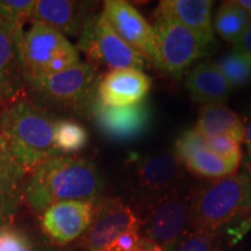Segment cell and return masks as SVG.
<instances>
[{
  "label": "cell",
  "mask_w": 251,
  "mask_h": 251,
  "mask_svg": "<svg viewBox=\"0 0 251 251\" xmlns=\"http://www.w3.org/2000/svg\"><path fill=\"white\" fill-rule=\"evenodd\" d=\"M103 186L92 162L77 156L58 155L31 172L24 196L35 211H46L62 201H93Z\"/></svg>",
  "instance_id": "1"
},
{
  "label": "cell",
  "mask_w": 251,
  "mask_h": 251,
  "mask_svg": "<svg viewBox=\"0 0 251 251\" xmlns=\"http://www.w3.org/2000/svg\"><path fill=\"white\" fill-rule=\"evenodd\" d=\"M55 121L33 102H14L0 117V130L27 172L61 155L54 144Z\"/></svg>",
  "instance_id": "2"
},
{
  "label": "cell",
  "mask_w": 251,
  "mask_h": 251,
  "mask_svg": "<svg viewBox=\"0 0 251 251\" xmlns=\"http://www.w3.org/2000/svg\"><path fill=\"white\" fill-rule=\"evenodd\" d=\"M251 212V181L243 174L216 178L193 188L191 229L216 231Z\"/></svg>",
  "instance_id": "3"
},
{
  "label": "cell",
  "mask_w": 251,
  "mask_h": 251,
  "mask_svg": "<svg viewBox=\"0 0 251 251\" xmlns=\"http://www.w3.org/2000/svg\"><path fill=\"white\" fill-rule=\"evenodd\" d=\"M193 187L178 185L162 196L144 203L140 219V234L169 251L191 229V202Z\"/></svg>",
  "instance_id": "4"
},
{
  "label": "cell",
  "mask_w": 251,
  "mask_h": 251,
  "mask_svg": "<svg viewBox=\"0 0 251 251\" xmlns=\"http://www.w3.org/2000/svg\"><path fill=\"white\" fill-rule=\"evenodd\" d=\"M77 49L54 28L33 24L21 41V65L26 81L79 64Z\"/></svg>",
  "instance_id": "5"
},
{
  "label": "cell",
  "mask_w": 251,
  "mask_h": 251,
  "mask_svg": "<svg viewBox=\"0 0 251 251\" xmlns=\"http://www.w3.org/2000/svg\"><path fill=\"white\" fill-rule=\"evenodd\" d=\"M157 68L176 78L190 68L197 59L206 54L208 46L175 19L155 15L153 24Z\"/></svg>",
  "instance_id": "6"
},
{
  "label": "cell",
  "mask_w": 251,
  "mask_h": 251,
  "mask_svg": "<svg viewBox=\"0 0 251 251\" xmlns=\"http://www.w3.org/2000/svg\"><path fill=\"white\" fill-rule=\"evenodd\" d=\"M78 48L86 55L94 70H142L146 64V59L118 36L102 14H96L85 25Z\"/></svg>",
  "instance_id": "7"
},
{
  "label": "cell",
  "mask_w": 251,
  "mask_h": 251,
  "mask_svg": "<svg viewBox=\"0 0 251 251\" xmlns=\"http://www.w3.org/2000/svg\"><path fill=\"white\" fill-rule=\"evenodd\" d=\"M37 96L46 101L64 107H78L90 103L96 89V70L89 63H79L55 74L27 81Z\"/></svg>",
  "instance_id": "8"
},
{
  "label": "cell",
  "mask_w": 251,
  "mask_h": 251,
  "mask_svg": "<svg viewBox=\"0 0 251 251\" xmlns=\"http://www.w3.org/2000/svg\"><path fill=\"white\" fill-rule=\"evenodd\" d=\"M130 163L133 190L144 203L184 183L185 168L175 153L149 155Z\"/></svg>",
  "instance_id": "9"
},
{
  "label": "cell",
  "mask_w": 251,
  "mask_h": 251,
  "mask_svg": "<svg viewBox=\"0 0 251 251\" xmlns=\"http://www.w3.org/2000/svg\"><path fill=\"white\" fill-rule=\"evenodd\" d=\"M140 228L139 216L120 199L94 203L92 221L80 236L83 250L103 251L115 238L130 229Z\"/></svg>",
  "instance_id": "10"
},
{
  "label": "cell",
  "mask_w": 251,
  "mask_h": 251,
  "mask_svg": "<svg viewBox=\"0 0 251 251\" xmlns=\"http://www.w3.org/2000/svg\"><path fill=\"white\" fill-rule=\"evenodd\" d=\"M102 17L118 36L146 61L156 62V47L153 29L143 15L122 0H107L103 2Z\"/></svg>",
  "instance_id": "11"
},
{
  "label": "cell",
  "mask_w": 251,
  "mask_h": 251,
  "mask_svg": "<svg viewBox=\"0 0 251 251\" xmlns=\"http://www.w3.org/2000/svg\"><path fill=\"white\" fill-rule=\"evenodd\" d=\"M89 106L97 127L106 137L117 142L133 141L146 133L151 122V111L142 101L126 107H111L94 96Z\"/></svg>",
  "instance_id": "12"
},
{
  "label": "cell",
  "mask_w": 251,
  "mask_h": 251,
  "mask_svg": "<svg viewBox=\"0 0 251 251\" xmlns=\"http://www.w3.org/2000/svg\"><path fill=\"white\" fill-rule=\"evenodd\" d=\"M93 201H62L48 207L42 214V227L58 246L71 243L86 231L92 221Z\"/></svg>",
  "instance_id": "13"
},
{
  "label": "cell",
  "mask_w": 251,
  "mask_h": 251,
  "mask_svg": "<svg viewBox=\"0 0 251 251\" xmlns=\"http://www.w3.org/2000/svg\"><path fill=\"white\" fill-rule=\"evenodd\" d=\"M175 155L186 170L203 178L227 177L235 174L238 166L215 155L205 146V136L194 129L179 135L175 144Z\"/></svg>",
  "instance_id": "14"
},
{
  "label": "cell",
  "mask_w": 251,
  "mask_h": 251,
  "mask_svg": "<svg viewBox=\"0 0 251 251\" xmlns=\"http://www.w3.org/2000/svg\"><path fill=\"white\" fill-rule=\"evenodd\" d=\"M92 2L71 0H37L31 13V23L54 28L63 35L76 36L94 17Z\"/></svg>",
  "instance_id": "15"
},
{
  "label": "cell",
  "mask_w": 251,
  "mask_h": 251,
  "mask_svg": "<svg viewBox=\"0 0 251 251\" xmlns=\"http://www.w3.org/2000/svg\"><path fill=\"white\" fill-rule=\"evenodd\" d=\"M151 87V79L141 70L109 71L97 85V96L103 105L126 107L142 102Z\"/></svg>",
  "instance_id": "16"
},
{
  "label": "cell",
  "mask_w": 251,
  "mask_h": 251,
  "mask_svg": "<svg viewBox=\"0 0 251 251\" xmlns=\"http://www.w3.org/2000/svg\"><path fill=\"white\" fill-rule=\"evenodd\" d=\"M27 171L0 134V229L9 227L24 197Z\"/></svg>",
  "instance_id": "17"
},
{
  "label": "cell",
  "mask_w": 251,
  "mask_h": 251,
  "mask_svg": "<svg viewBox=\"0 0 251 251\" xmlns=\"http://www.w3.org/2000/svg\"><path fill=\"white\" fill-rule=\"evenodd\" d=\"M211 0H163L155 15H164L177 20L196 33L207 46L214 43Z\"/></svg>",
  "instance_id": "18"
},
{
  "label": "cell",
  "mask_w": 251,
  "mask_h": 251,
  "mask_svg": "<svg viewBox=\"0 0 251 251\" xmlns=\"http://www.w3.org/2000/svg\"><path fill=\"white\" fill-rule=\"evenodd\" d=\"M23 36V28L6 23L0 18V87L4 99L14 97L21 86Z\"/></svg>",
  "instance_id": "19"
},
{
  "label": "cell",
  "mask_w": 251,
  "mask_h": 251,
  "mask_svg": "<svg viewBox=\"0 0 251 251\" xmlns=\"http://www.w3.org/2000/svg\"><path fill=\"white\" fill-rule=\"evenodd\" d=\"M186 89L194 101L203 105L222 103L233 90L214 63L209 62L197 65L190 72Z\"/></svg>",
  "instance_id": "20"
},
{
  "label": "cell",
  "mask_w": 251,
  "mask_h": 251,
  "mask_svg": "<svg viewBox=\"0 0 251 251\" xmlns=\"http://www.w3.org/2000/svg\"><path fill=\"white\" fill-rule=\"evenodd\" d=\"M202 136H227L237 143H243V121L236 113L222 103L203 105L199 111L194 128Z\"/></svg>",
  "instance_id": "21"
},
{
  "label": "cell",
  "mask_w": 251,
  "mask_h": 251,
  "mask_svg": "<svg viewBox=\"0 0 251 251\" xmlns=\"http://www.w3.org/2000/svg\"><path fill=\"white\" fill-rule=\"evenodd\" d=\"M251 25V15L235 0L222 2L215 15L213 30L222 40L235 46Z\"/></svg>",
  "instance_id": "22"
},
{
  "label": "cell",
  "mask_w": 251,
  "mask_h": 251,
  "mask_svg": "<svg viewBox=\"0 0 251 251\" xmlns=\"http://www.w3.org/2000/svg\"><path fill=\"white\" fill-rule=\"evenodd\" d=\"M89 135L80 124L70 120L55 121L54 144L59 153L79 151L87 144Z\"/></svg>",
  "instance_id": "23"
},
{
  "label": "cell",
  "mask_w": 251,
  "mask_h": 251,
  "mask_svg": "<svg viewBox=\"0 0 251 251\" xmlns=\"http://www.w3.org/2000/svg\"><path fill=\"white\" fill-rule=\"evenodd\" d=\"M214 64L231 89L247 85L251 80V58L246 55L233 50Z\"/></svg>",
  "instance_id": "24"
},
{
  "label": "cell",
  "mask_w": 251,
  "mask_h": 251,
  "mask_svg": "<svg viewBox=\"0 0 251 251\" xmlns=\"http://www.w3.org/2000/svg\"><path fill=\"white\" fill-rule=\"evenodd\" d=\"M169 251H219L216 231L190 229Z\"/></svg>",
  "instance_id": "25"
},
{
  "label": "cell",
  "mask_w": 251,
  "mask_h": 251,
  "mask_svg": "<svg viewBox=\"0 0 251 251\" xmlns=\"http://www.w3.org/2000/svg\"><path fill=\"white\" fill-rule=\"evenodd\" d=\"M34 5V0H1L0 18L6 23L23 28L25 23L30 20Z\"/></svg>",
  "instance_id": "26"
},
{
  "label": "cell",
  "mask_w": 251,
  "mask_h": 251,
  "mask_svg": "<svg viewBox=\"0 0 251 251\" xmlns=\"http://www.w3.org/2000/svg\"><path fill=\"white\" fill-rule=\"evenodd\" d=\"M205 146L208 150L231 164L240 165L242 162V150L240 143L227 136L205 137Z\"/></svg>",
  "instance_id": "27"
},
{
  "label": "cell",
  "mask_w": 251,
  "mask_h": 251,
  "mask_svg": "<svg viewBox=\"0 0 251 251\" xmlns=\"http://www.w3.org/2000/svg\"><path fill=\"white\" fill-rule=\"evenodd\" d=\"M141 238L140 228L130 229L115 238L103 251H131Z\"/></svg>",
  "instance_id": "28"
},
{
  "label": "cell",
  "mask_w": 251,
  "mask_h": 251,
  "mask_svg": "<svg viewBox=\"0 0 251 251\" xmlns=\"http://www.w3.org/2000/svg\"><path fill=\"white\" fill-rule=\"evenodd\" d=\"M233 50L251 58V25L248 27V29L244 31L242 37L238 40L236 45L234 46Z\"/></svg>",
  "instance_id": "29"
},
{
  "label": "cell",
  "mask_w": 251,
  "mask_h": 251,
  "mask_svg": "<svg viewBox=\"0 0 251 251\" xmlns=\"http://www.w3.org/2000/svg\"><path fill=\"white\" fill-rule=\"evenodd\" d=\"M131 251H165V250L162 249L159 246H157L156 243H153L151 241L147 240V238L141 236L137 246L135 247Z\"/></svg>",
  "instance_id": "30"
},
{
  "label": "cell",
  "mask_w": 251,
  "mask_h": 251,
  "mask_svg": "<svg viewBox=\"0 0 251 251\" xmlns=\"http://www.w3.org/2000/svg\"><path fill=\"white\" fill-rule=\"evenodd\" d=\"M244 127V141L246 143L248 151H251V113L248 115L246 121L243 122Z\"/></svg>",
  "instance_id": "31"
},
{
  "label": "cell",
  "mask_w": 251,
  "mask_h": 251,
  "mask_svg": "<svg viewBox=\"0 0 251 251\" xmlns=\"http://www.w3.org/2000/svg\"><path fill=\"white\" fill-rule=\"evenodd\" d=\"M243 163H242V172L246 177L251 181V151H248V153L244 156Z\"/></svg>",
  "instance_id": "32"
},
{
  "label": "cell",
  "mask_w": 251,
  "mask_h": 251,
  "mask_svg": "<svg viewBox=\"0 0 251 251\" xmlns=\"http://www.w3.org/2000/svg\"><path fill=\"white\" fill-rule=\"evenodd\" d=\"M19 251H40V250L37 249V247L33 243V241H31L30 238L27 236L26 241H25V243H24V246L21 247V249Z\"/></svg>",
  "instance_id": "33"
},
{
  "label": "cell",
  "mask_w": 251,
  "mask_h": 251,
  "mask_svg": "<svg viewBox=\"0 0 251 251\" xmlns=\"http://www.w3.org/2000/svg\"><path fill=\"white\" fill-rule=\"evenodd\" d=\"M235 2L251 15V0H235Z\"/></svg>",
  "instance_id": "34"
},
{
  "label": "cell",
  "mask_w": 251,
  "mask_h": 251,
  "mask_svg": "<svg viewBox=\"0 0 251 251\" xmlns=\"http://www.w3.org/2000/svg\"><path fill=\"white\" fill-rule=\"evenodd\" d=\"M4 96H2V91H1V87H0V106H1L2 101H4Z\"/></svg>",
  "instance_id": "35"
},
{
  "label": "cell",
  "mask_w": 251,
  "mask_h": 251,
  "mask_svg": "<svg viewBox=\"0 0 251 251\" xmlns=\"http://www.w3.org/2000/svg\"><path fill=\"white\" fill-rule=\"evenodd\" d=\"M81 251H90V250H81Z\"/></svg>",
  "instance_id": "36"
},
{
  "label": "cell",
  "mask_w": 251,
  "mask_h": 251,
  "mask_svg": "<svg viewBox=\"0 0 251 251\" xmlns=\"http://www.w3.org/2000/svg\"><path fill=\"white\" fill-rule=\"evenodd\" d=\"M250 226H251V225H250Z\"/></svg>",
  "instance_id": "37"
}]
</instances>
